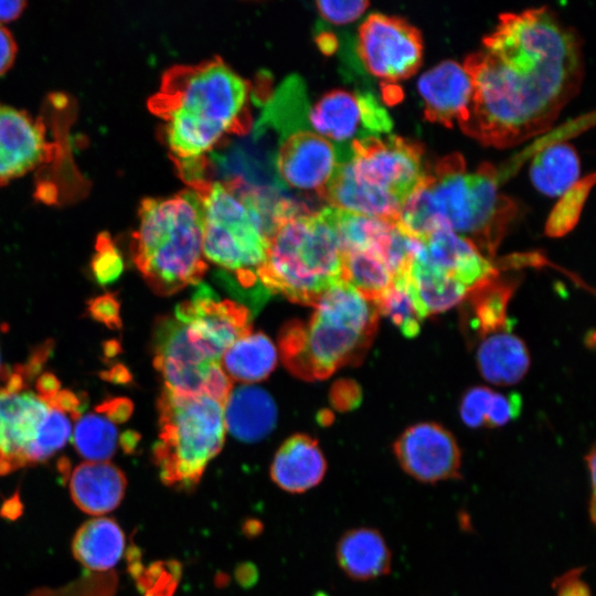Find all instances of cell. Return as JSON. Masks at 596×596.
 <instances>
[{
	"label": "cell",
	"mask_w": 596,
	"mask_h": 596,
	"mask_svg": "<svg viewBox=\"0 0 596 596\" xmlns=\"http://www.w3.org/2000/svg\"><path fill=\"white\" fill-rule=\"evenodd\" d=\"M462 66L472 95L459 127L499 149L547 130L584 75L578 34L546 7L502 13Z\"/></svg>",
	"instance_id": "cell-1"
},
{
	"label": "cell",
	"mask_w": 596,
	"mask_h": 596,
	"mask_svg": "<svg viewBox=\"0 0 596 596\" xmlns=\"http://www.w3.org/2000/svg\"><path fill=\"white\" fill-rule=\"evenodd\" d=\"M249 84L221 58L177 65L162 77L149 109L161 119L163 140L190 188L206 179V155L228 134L251 128Z\"/></svg>",
	"instance_id": "cell-2"
},
{
	"label": "cell",
	"mask_w": 596,
	"mask_h": 596,
	"mask_svg": "<svg viewBox=\"0 0 596 596\" xmlns=\"http://www.w3.org/2000/svg\"><path fill=\"white\" fill-rule=\"evenodd\" d=\"M498 173L489 163L467 171L460 153H450L426 169L418 187L404 202L397 224L422 238L448 228L471 242L487 258L496 255L517 206L498 192Z\"/></svg>",
	"instance_id": "cell-3"
},
{
	"label": "cell",
	"mask_w": 596,
	"mask_h": 596,
	"mask_svg": "<svg viewBox=\"0 0 596 596\" xmlns=\"http://www.w3.org/2000/svg\"><path fill=\"white\" fill-rule=\"evenodd\" d=\"M203 213L205 259L232 274L243 289H265L258 273L265 263L269 240L290 213L292 201L276 198L241 179L203 181L192 188Z\"/></svg>",
	"instance_id": "cell-4"
},
{
	"label": "cell",
	"mask_w": 596,
	"mask_h": 596,
	"mask_svg": "<svg viewBox=\"0 0 596 596\" xmlns=\"http://www.w3.org/2000/svg\"><path fill=\"white\" fill-rule=\"evenodd\" d=\"M379 317L375 301L340 280L321 295L307 321L294 320L281 329L283 362L302 380H324L361 360L375 336Z\"/></svg>",
	"instance_id": "cell-5"
},
{
	"label": "cell",
	"mask_w": 596,
	"mask_h": 596,
	"mask_svg": "<svg viewBox=\"0 0 596 596\" xmlns=\"http://www.w3.org/2000/svg\"><path fill=\"white\" fill-rule=\"evenodd\" d=\"M421 143L398 136L348 145L322 200L351 213L397 223L406 199L423 180Z\"/></svg>",
	"instance_id": "cell-6"
},
{
	"label": "cell",
	"mask_w": 596,
	"mask_h": 596,
	"mask_svg": "<svg viewBox=\"0 0 596 596\" xmlns=\"http://www.w3.org/2000/svg\"><path fill=\"white\" fill-rule=\"evenodd\" d=\"M131 240V257L158 295L199 284L207 264L203 254V213L192 189L169 198L145 199Z\"/></svg>",
	"instance_id": "cell-7"
},
{
	"label": "cell",
	"mask_w": 596,
	"mask_h": 596,
	"mask_svg": "<svg viewBox=\"0 0 596 596\" xmlns=\"http://www.w3.org/2000/svg\"><path fill=\"white\" fill-rule=\"evenodd\" d=\"M258 278L266 290L306 306L342 280V248L328 205L298 210L279 223Z\"/></svg>",
	"instance_id": "cell-8"
},
{
	"label": "cell",
	"mask_w": 596,
	"mask_h": 596,
	"mask_svg": "<svg viewBox=\"0 0 596 596\" xmlns=\"http://www.w3.org/2000/svg\"><path fill=\"white\" fill-rule=\"evenodd\" d=\"M157 405L159 436L152 454L160 479L177 491L192 492L223 447V404L206 395L163 389Z\"/></svg>",
	"instance_id": "cell-9"
},
{
	"label": "cell",
	"mask_w": 596,
	"mask_h": 596,
	"mask_svg": "<svg viewBox=\"0 0 596 596\" xmlns=\"http://www.w3.org/2000/svg\"><path fill=\"white\" fill-rule=\"evenodd\" d=\"M251 322L252 313L245 306L220 299L205 285L172 315L173 331L185 354L207 366L221 364L231 344L252 331Z\"/></svg>",
	"instance_id": "cell-10"
},
{
	"label": "cell",
	"mask_w": 596,
	"mask_h": 596,
	"mask_svg": "<svg viewBox=\"0 0 596 596\" xmlns=\"http://www.w3.org/2000/svg\"><path fill=\"white\" fill-rule=\"evenodd\" d=\"M356 44L366 71L385 82L413 76L422 63L421 32L398 17L371 13L359 28Z\"/></svg>",
	"instance_id": "cell-11"
},
{
	"label": "cell",
	"mask_w": 596,
	"mask_h": 596,
	"mask_svg": "<svg viewBox=\"0 0 596 596\" xmlns=\"http://www.w3.org/2000/svg\"><path fill=\"white\" fill-rule=\"evenodd\" d=\"M308 127L334 145L380 137L393 126L387 111L371 93L333 89L318 99L307 114Z\"/></svg>",
	"instance_id": "cell-12"
},
{
	"label": "cell",
	"mask_w": 596,
	"mask_h": 596,
	"mask_svg": "<svg viewBox=\"0 0 596 596\" xmlns=\"http://www.w3.org/2000/svg\"><path fill=\"white\" fill-rule=\"evenodd\" d=\"M344 145H334L313 132L299 128L281 137L275 168L281 184L321 199L342 158Z\"/></svg>",
	"instance_id": "cell-13"
},
{
	"label": "cell",
	"mask_w": 596,
	"mask_h": 596,
	"mask_svg": "<svg viewBox=\"0 0 596 596\" xmlns=\"http://www.w3.org/2000/svg\"><path fill=\"white\" fill-rule=\"evenodd\" d=\"M401 468L424 483L459 479L461 451L454 435L433 422L407 427L393 444Z\"/></svg>",
	"instance_id": "cell-14"
},
{
	"label": "cell",
	"mask_w": 596,
	"mask_h": 596,
	"mask_svg": "<svg viewBox=\"0 0 596 596\" xmlns=\"http://www.w3.org/2000/svg\"><path fill=\"white\" fill-rule=\"evenodd\" d=\"M52 406L29 391L0 386V458L3 473L34 464V453Z\"/></svg>",
	"instance_id": "cell-15"
},
{
	"label": "cell",
	"mask_w": 596,
	"mask_h": 596,
	"mask_svg": "<svg viewBox=\"0 0 596 596\" xmlns=\"http://www.w3.org/2000/svg\"><path fill=\"white\" fill-rule=\"evenodd\" d=\"M54 150L40 118L0 103V185L38 168Z\"/></svg>",
	"instance_id": "cell-16"
},
{
	"label": "cell",
	"mask_w": 596,
	"mask_h": 596,
	"mask_svg": "<svg viewBox=\"0 0 596 596\" xmlns=\"http://www.w3.org/2000/svg\"><path fill=\"white\" fill-rule=\"evenodd\" d=\"M418 240L415 257L469 291L498 275L497 267L471 242L448 228H437Z\"/></svg>",
	"instance_id": "cell-17"
},
{
	"label": "cell",
	"mask_w": 596,
	"mask_h": 596,
	"mask_svg": "<svg viewBox=\"0 0 596 596\" xmlns=\"http://www.w3.org/2000/svg\"><path fill=\"white\" fill-rule=\"evenodd\" d=\"M417 88L427 120L445 127L465 120L472 85L462 65L450 60L440 62L419 77Z\"/></svg>",
	"instance_id": "cell-18"
},
{
	"label": "cell",
	"mask_w": 596,
	"mask_h": 596,
	"mask_svg": "<svg viewBox=\"0 0 596 596\" xmlns=\"http://www.w3.org/2000/svg\"><path fill=\"white\" fill-rule=\"evenodd\" d=\"M327 461L318 441L305 434L288 437L270 464V478L289 493H302L321 482Z\"/></svg>",
	"instance_id": "cell-19"
},
{
	"label": "cell",
	"mask_w": 596,
	"mask_h": 596,
	"mask_svg": "<svg viewBox=\"0 0 596 596\" xmlns=\"http://www.w3.org/2000/svg\"><path fill=\"white\" fill-rule=\"evenodd\" d=\"M225 429L236 439L255 443L268 436L277 423V407L264 389L243 384L231 390L224 405Z\"/></svg>",
	"instance_id": "cell-20"
},
{
	"label": "cell",
	"mask_w": 596,
	"mask_h": 596,
	"mask_svg": "<svg viewBox=\"0 0 596 596\" xmlns=\"http://www.w3.org/2000/svg\"><path fill=\"white\" fill-rule=\"evenodd\" d=\"M127 487L125 473L109 461H84L70 477L74 503L84 512L102 515L115 510Z\"/></svg>",
	"instance_id": "cell-21"
},
{
	"label": "cell",
	"mask_w": 596,
	"mask_h": 596,
	"mask_svg": "<svg viewBox=\"0 0 596 596\" xmlns=\"http://www.w3.org/2000/svg\"><path fill=\"white\" fill-rule=\"evenodd\" d=\"M336 558L342 572L353 581H372L391 572L392 554L383 535L360 526L348 530L336 545Z\"/></svg>",
	"instance_id": "cell-22"
},
{
	"label": "cell",
	"mask_w": 596,
	"mask_h": 596,
	"mask_svg": "<svg viewBox=\"0 0 596 596\" xmlns=\"http://www.w3.org/2000/svg\"><path fill=\"white\" fill-rule=\"evenodd\" d=\"M476 360L482 377L497 385L518 383L530 366L525 343L510 330L482 338Z\"/></svg>",
	"instance_id": "cell-23"
},
{
	"label": "cell",
	"mask_w": 596,
	"mask_h": 596,
	"mask_svg": "<svg viewBox=\"0 0 596 596\" xmlns=\"http://www.w3.org/2000/svg\"><path fill=\"white\" fill-rule=\"evenodd\" d=\"M126 538L119 524L109 518L97 517L85 522L72 542L74 557L86 568L104 572L121 558Z\"/></svg>",
	"instance_id": "cell-24"
},
{
	"label": "cell",
	"mask_w": 596,
	"mask_h": 596,
	"mask_svg": "<svg viewBox=\"0 0 596 596\" xmlns=\"http://www.w3.org/2000/svg\"><path fill=\"white\" fill-rule=\"evenodd\" d=\"M514 289L515 281L501 279L498 275L472 288L465 298L467 327L481 339L510 330L508 304Z\"/></svg>",
	"instance_id": "cell-25"
},
{
	"label": "cell",
	"mask_w": 596,
	"mask_h": 596,
	"mask_svg": "<svg viewBox=\"0 0 596 596\" xmlns=\"http://www.w3.org/2000/svg\"><path fill=\"white\" fill-rule=\"evenodd\" d=\"M406 280L415 307L423 320L453 308L469 292L464 285L428 266L415 255Z\"/></svg>",
	"instance_id": "cell-26"
},
{
	"label": "cell",
	"mask_w": 596,
	"mask_h": 596,
	"mask_svg": "<svg viewBox=\"0 0 596 596\" xmlns=\"http://www.w3.org/2000/svg\"><path fill=\"white\" fill-rule=\"evenodd\" d=\"M277 363V350L262 332H249L224 352L221 365L230 380L253 383L266 379Z\"/></svg>",
	"instance_id": "cell-27"
},
{
	"label": "cell",
	"mask_w": 596,
	"mask_h": 596,
	"mask_svg": "<svg viewBox=\"0 0 596 596\" xmlns=\"http://www.w3.org/2000/svg\"><path fill=\"white\" fill-rule=\"evenodd\" d=\"M579 158L566 142H553L540 150L530 168L534 187L547 196H562L579 180Z\"/></svg>",
	"instance_id": "cell-28"
},
{
	"label": "cell",
	"mask_w": 596,
	"mask_h": 596,
	"mask_svg": "<svg viewBox=\"0 0 596 596\" xmlns=\"http://www.w3.org/2000/svg\"><path fill=\"white\" fill-rule=\"evenodd\" d=\"M342 280L376 301L391 287L393 274L376 252L347 251L342 253Z\"/></svg>",
	"instance_id": "cell-29"
},
{
	"label": "cell",
	"mask_w": 596,
	"mask_h": 596,
	"mask_svg": "<svg viewBox=\"0 0 596 596\" xmlns=\"http://www.w3.org/2000/svg\"><path fill=\"white\" fill-rule=\"evenodd\" d=\"M73 441L87 461H107L116 451L118 430L105 416L87 414L76 419Z\"/></svg>",
	"instance_id": "cell-30"
},
{
	"label": "cell",
	"mask_w": 596,
	"mask_h": 596,
	"mask_svg": "<svg viewBox=\"0 0 596 596\" xmlns=\"http://www.w3.org/2000/svg\"><path fill=\"white\" fill-rule=\"evenodd\" d=\"M384 315L407 338L416 337L423 321L408 290L406 276L395 277L391 287L375 301Z\"/></svg>",
	"instance_id": "cell-31"
},
{
	"label": "cell",
	"mask_w": 596,
	"mask_h": 596,
	"mask_svg": "<svg viewBox=\"0 0 596 596\" xmlns=\"http://www.w3.org/2000/svg\"><path fill=\"white\" fill-rule=\"evenodd\" d=\"M594 181V174L585 177L561 196L546 221L545 234L547 236L561 237L574 228Z\"/></svg>",
	"instance_id": "cell-32"
},
{
	"label": "cell",
	"mask_w": 596,
	"mask_h": 596,
	"mask_svg": "<svg viewBox=\"0 0 596 596\" xmlns=\"http://www.w3.org/2000/svg\"><path fill=\"white\" fill-rule=\"evenodd\" d=\"M95 254L92 258V272L100 285L114 283L124 269L123 257L107 232H102L96 240Z\"/></svg>",
	"instance_id": "cell-33"
},
{
	"label": "cell",
	"mask_w": 596,
	"mask_h": 596,
	"mask_svg": "<svg viewBox=\"0 0 596 596\" xmlns=\"http://www.w3.org/2000/svg\"><path fill=\"white\" fill-rule=\"evenodd\" d=\"M492 394L493 391L486 386H475L465 392L459 414L467 426L477 428L485 425Z\"/></svg>",
	"instance_id": "cell-34"
},
{
	"label": "cell",
	"mask_w": 596,
	"mask_h": 596,
	"mask_svg": "<svg viewBox=\"0 0 596 596\" xmlns=\"http://www.w3.org/2000/svg\"><path fill=\"white\" fill-rule=\"evenodd\" d=\"M522 408V398L519 393L509 394L493 391L488 407L485 425L499 427L517 418Z\"/></svg>",
	"instance_id": "cell-35"
},
{
	"label": "cell",
	"mask_w": 596,
	"mask_h": 596,
	"mask_svg": "<svg viewBox=\"0 0 596 596\" xmlns=\"http://www.w3.org/2000/svg\"><path fill=\"white\" fill-rule=\"evenodd\" d=\"M316 6L321 17L334 24H345L356 20L369 7L368 1H317Z\"/></svg>",
	"instance_id": "cell-36"
},
{
	"label": "cell",
	"mask_w": 596,
	"mask_h": 596,
	"mask_svg": "<svg viewBox=\"0 0 596 596\" xmlns=\"http://www.w3.org/2000/svg\"><path fill=\"white\" fill-rule=\"evenodd\" d=\"M91 317L111 330L121 328L120 304L115 294H105L87 302Z\"/></svg>",
	"instance_id": "cell-37"
},
{
	"label": "cell",
	"mask_w": 596,
	"mask_h": 596,
	"mask_svg": "<svg viewBox=\"0 0 596 596\" xmlns=\"http://www.w3.org/2000/svg\"><path fill=\"white\" fill-rule=\"evenodd\" d=\"M584 570L575 567L556 577L552 583L555 596H592L588 584L582 579Z\"/></svg>",
	"instance_id": "cell-38"
},
{
	"label": "cell",
	"mask_w": 596,
	"mask_h": 596,
	"mask_svg": "<svg viewBox=\"0 0 596 596\" xmlns=\"http://www.w3.org/2000/svg\"><path fill=\"white\" fill-rule=\"evenodd\" d=\"M134 405L126 397H115L104 401L96 406V412L108 418L114 424H121L128 421L132 413Z\"/></svg>",
	"instance_id": "cell-39"
},
{
	"label": "cell",
	"mask_w": 596,
	"mask_h": 596,
	"mask_svg": "<svg viewBox=\"0 0 596 596\" xmlns=\"http://www.w3.org/2000/svg\"><path fill=\"white\" fill-rule=\"evenodd\" d=\"M332 398L339 409H352L356 407L362 400L361 389L353 381L345 380L338 382L333 387Z\"/></svg>",
	"instance_id": "cell-40"
},
{
	"label": "cell",
	"mask_w": 596,
	"mask_h": 596,
	"mask_svg": "<svg viewBox=\"0 0 596 596\" xmlns=\"http://www.w3.org/2000/svg\"><path fill=\"white\" fill-rule=\"evenodd\" d=\"M51 406L70 415L72 419H77L82 416L85 409V403L74 392L70 390H61L50 402Z\"/></svg>",
	"instance_id": "cell-41"
},
{
	"label": "cell",
	"mask_w": 596,
	"mask_h": 596,
	"mask_svg": "<svg viewBox=\"0 0 596 596\" xmlns=\"http://www.w3.org/2000/svg\"><path fill=\"white\" fill-rule=\"evenodd\" d=\"M18 47L11 32L0 25V76L13 64Z\"/></svg>",
	"instance_id": "cell-42"
},
{
	"label": "cell",
	"mask_w": 596,
	"mask_h": 596,
	"mask_svg": "<svg viewBox=\"0 0 596 596\" xmlns=\"http://www.w3.org/2000/svg\"><path fill=\"white\" fill-rule=\"evenodd\" d=\"M35 389L39 397L47 403L61 391V383L53 373L45 372L38 377Z\"/></svg>",
	"instance_id": "cell-43"
},
{
	"label": "cell",
	"mask_w": 596,
	"mask_h": 596,
	"mask_svg": "<svg viewBox=\"0 0 596 596\" xmlns=\"http://www.w3.org/2000/svg\"><path fill=\"white\" fill-rule=\"evenodd\" d=\"M25 6V1H0V25H2V23L10 22L19 18L23 12Z\"/></svg>",
	"instance_id": "cell-44"
},
{
	"label": "cell",
	"mask_w": 596,
	"mask_h": 596,
	"mask_svg": "<svg viewBox=\"0 0 596 596\" xmlns=\"http://www.w3.org/2000/svg\"><path fill=\"white\" fill-rule=\"evenodd\" d=\"M588 472H589V480H590V500H589V517L590 522L594 523L595 521V448L592 447L590 451L585 457Z\"/></svg>",
	"instance_id": "cell-45"
},
{
	"label": "cell",
	"mask_w": 596,
	"mask_h": 596,
	"mask_svg": "<svg viewBox=\"0 0 596 596\" xmlns=\"http://www.w3.org/2000/svg\"><path fill=\"white\" fill-rule=\"evenodd\" d=\"M235 576L241 585L248 587L257 581L258 573L254 565L244 563L236 568Z\"/></svg>",
	"instance_id": "cell-46"
},
{
	"label": "cell",
	"mask_w": 596,
	"mask_h": 596,
	"mask_svg": "<svg viewBox=\"0 0 596 596\" xmlns=\"http://www.w3.org/2000/svg\"><path fill=\"white\" fill-rule=\"evenodd\" d=\"M100 376L106 380L114 383H127L130 381L131 376L128 370L121 365V364H115L111 369L108 371H104L100 373Z\"/></svg>",
	"instance_id": "cell-47"
},
{
	"label": "cell",
	"mask_w": 596,
	"mask_h": 596,
	"mask_svg": "<svg viewBox=\"0 0 596 596\" xmlns=\"http://www.w3.org/2000/svg\"><path fill=\"white\" fill-rule=\"evenodd\" d=\"M138 440L139 435L136 432L127 430L120 436L119 444L126 453H131L136 449Z\"/></svg>",
	"instance_id": "cell-48"
},
{
	"label": "cell",
	"mask_w": 596,
	"mask_h": 596,
	"mask_svg": "<svg viewBox=\"0 0 596 596\" xmlns=\"http://www.w3.org/2000/svg\"><path fill=\"white\" fill-rule=\"evenodd\" d=\"M262 531V523L258 520H247L243 525V532L247 536L258 535Z\"/></svg>",
	"instance_id": "cell-49"
},
{
	"label": "cell",
	"mask_w": 596,
	"mask_h": 596,
	"mask_svg": "<svg viewBox=\"0 0 596 596\" xmlns=\"http://www.w3.org/2000/svg\"><path fill=\"white\" fill-rule=\"evenodd\" d=\"M323 52L331 53L337 46L336 40L330 34H321V40L318 41Z\"/></svg>",
	"instance_id": "cell-50"
},
{
	"label": "cell",
	"mask_w": 596,
	"mask_h": 596,
	"mask_svg": "<svg viewBox=\"0 0 596 596\" xmlns=\"http://www.w3.org/2000/svg\"><path fill=\"white\" fill-rule=\"evenodd\" d=\"M120 351V345L118 341L110 340L105 343L104 352L107 356L111 358Z\"/></svg>",
	"instance_id": "cell-51"
},
{
	"label": "cell",
	"mask_w": 596,
	"mask_h": 596,
	"mask_svg": "<svg viewBox=\"0 0 596 596\" xmlns=\"http://www.w3.org/2000/svg\"><path fill=\"white\" fill-rule=\"evenodd\" d=\"M4 475L3 473V468H2V462H1V458H0V476Z\"/></svg>",
	"instance_id": "cell-52"
},
{
	"label": "cell",
	"mask_w": 596,
	"mask_h": 596,
	"mask_svg": "<svg viewBox=\"0 0 596 596\" xmlns=\"http://www.w3.org/2000/svg\"><path fill=\"white\" fill-rule=\"evenodd\" d=\"M143 596H158V595H155V594H150V593H145Z\"/></svg>",
	"instance_id": "cell-53"
},
{
	"label": "cell",
	"mask_w": 596,
	"mask_h": 596,
	"mask_svg": "<svg viewBox=\"0 0 596 596\" xmlns=\"http://www.w3.org/2000/svg\"><path fill=\"white\" fill-rule=\"evenodd\" d=\"M1 368H2V366H1V364H0V369H1Z\"/></svg>",
	"instance_id": "cell-54"
}]
</instances>
